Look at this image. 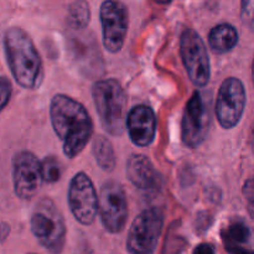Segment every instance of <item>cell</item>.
Here are the masks:
<instances>
[{
  "instance_id": "1",
  "label": "cell",
  "mask_w": 254,
  "mask_h": 254,
  "mask_svg": "<svg viewBox=\"0 0 254 254\" xmlns=\"http://www.w3.org/2000/svg\"><path fill=\"white\" fill-rule=\"evenodd\" d=\"M50 121L68 159L84 150L93 135V123L84 106L66 94H56L50 102Z\"/></svg>"
},
{
  "instance_id": "2",
  "label": "cell",
  "mask_w": 254,
  "mask_h": 254,
  "mask_svg": "<svg viewBox=\"0 0 254 254\" xmlns=\"http://www.w3.org/2000/svg\"><path fill=\"white\" fill-rule=\"evenodd\" d=\"M5 57L15 82L25 89H37L44 81V64L34 41L21 27L12 26L5 31Z\"/></svg>"
},
{
  "instance_id": "3",
  "label": "cell",
  "mask_w": 254,
  "mask_h": 254,
  "mask_svg": "<svg viewBox=\"0 0 254 254\" xmlns=\"http://www.w3.org/2000/svg\"><path fill=\"white\" fill-rule=\"evenodd\" d=\"M92 98L102 128L111 135H121L127 127V94L121 82L99 79L92 86Z\"/></svg>"
},
{
  "instance_id": "4",
  "label": "cell",
  "mask_w": 254,
  "mask_h": 254,
  "mask_svg": "<svg viewBox=\"0 0 254 254\" xmlns=\"http://www.w3.org/2000/svg\"><path fill=\"white\" fill-rule=\"evenodd\" d=\"M30 230L37 243L47 252H62L66 243V223L51 198H41L35 206L30 218Z\"/></svg>"
},
{
  "instance_id": "5",
  "label": "cell",
  "mask_w": 254,
  "mask_h": 254,
  "mask_svg": "<svg viewBox=\"0 0 254 254\" xmlns=\"http://www.w3.org/2000/svg\"><path fill=\"white\" fill-rule=\"evenodd\" d=\"M164 226V215L156 207L141 211L129 228L127 251L134 254L155 252Z\"/></svg>"
},
{
  "instance_id": "6",
  "label": "cell",
  "mask_w": 254,
  "mask_h": 254,
  "mask_svg": "<svg viewBox=\"0 0 254 254\" xmlns=\"http://www.w3.org/2000/svg\"><path fill=\"white\" fill-rule=\"evenodd\" d=\"M210 126V98L201 92L195 91L184 111L181 121V140L188 148H197L205 141Z\"/></svg>"
},
{
  "instance_id": "7",
  "label": "cell",
  "mask_w": 254,
  "mask_h": 254,
  "mask_svg": "<svg viewBox=\"0 0 254 254\" xmlns=\"http://www.w3.org/2000/svg\"><path fill=\"white\" fill-rule=\"evenodd\" d=\"M180 55L186 73L195 86H207L211 78V62L202 37L193 29H185L180 36Z\"/></svg>"
},
{
  "instance_id": "8",
  "label": "cell",
  "mask_w": 254,
  "mask_h": 254,
  "mask_svg": "<svg viewBox=\"0 0 254 254\" xmlns=\"http://www.w3.org/2000/svg\"><path fill=\"white\" fill-rule=\"evenodd\" d=\"M67 200L77 222L83 226H89L94 222L99 210V195L86 173L79 171L71 179Z\"/></svg>"
},
{
  "instance_id": "9",
  "label": "cell",
  "mask_w": 254,
  "mask_h": 254,
  "mask_svg": "<svg viewBox=\"0 0 254 254\" xmlns=\"http://www.w3.org/2000/svg\"><path fill=\"white\" fill-rule=\"evenodd\" d=\"M99 218L109 233L122 232L128 220V201L123 186L114 180L106 181L99 191Z\"/></svg>"
},
{
  "instance_id": "10",
  "label": "cell",
  "mask_w": 254,
  "mask_h": 254,
  "mask_svg": "<svg viewBox=\"0 0 254 254\" xmlns=\"http://www.w3.org/2000/svg\"><path fill=\"white\" fill-rule=\"evenodd\" d=\"M99 19L104 49L111 54H118L128 34V9L119 0H104L99 9Z\"/></svg>"
},
{
  "instance_id": "11",
  "label": "cell",
  "mask_w": 254,
  "mask_h": 254,
  "mask_svg": "<svg viewBox=\"0 0 254 254\" xmlns=\"http://www.w3.org/2000/svg\"><path fill=\"white\" fill-rule=\"evenodd\" d=\"M247 94L245 84L236 77H228L217 92L215 113L223 129H232L237 126L245 113Z\"/></svg>"
},
{
  "instance_id": "12",
  "label": "cell",
  "mask_w": 254,
  "mask_h": 254,
  "mask_svg": "<svg viewBox=\"0 0 254 254\" xmlns=\"http://www.w3.org/2000/svg\"><path fill=\"white\" fill-rule=\"evenodd\" d=\"M11 175L17 197L21 200H31L44 181L41 161L31 151H19L12 158Z\"/></svg>"
},
{
  "instance_id": "13",
  "label": "cell",
  "mask_w": 254,
  "mask_h": 254,
  "mask_svg": "<svg viewBox=\"0 0 254 254\" xmlns=\"http://www.w3.org/2000/svg\"><path fill=\"white\" fill-rule=\"evenodd\" d=\"M127 130L131 143L136 146L150 145L156 134V116L151 107L145 104L133 107L127 117Z\"/></svg>"
},
{
  "instance_id": "14",
  "label": "cell",
  "mask_w": 254,
  "mask_h": 254,
  "mask_svg": "<svg viewBox=\"0 0 254 254\" xmlns=\"http://www.w3.org/2000/svg\"><path fill=\"white\" fill-rule=\"evenodd\" d=\"M126 170L128 180L139 190L153 191L160 185V175L145 155L133 154L127 161Z\"/></svg>"
},
{
  "instance_id": "15",
  "label": "cell",
  "mask_w": 254,
  "mask_h": 254,
  "mask_svg": "<svg viewBox=\"0 0 254 254\" xmlns=\"http://www.w3.org/2000/svg\"><path fill=\"white\" fill-rule=\"evenodd\" d=\"M240 35L231 24H218L208 34V45L216 54H227L238 44Z\"/></svg>"
},
{
  "instance_id": "16",
  "label": "cell",
  "mask_w": 254,
  "mask_h": 254,
  "mask_svg": "<svg viewBox=\"0 0 254 254\" xmlns=\"http://www.w3.org/2000/svg\"><path fill=\"white\" fill-rule=\"evenodd\" d=\"M225 247L228 252H240L248 250V245L252 240L250 227L242 221L230 223L222 232Z\"/></svg>"
},
{
  "instance_id": "17",
  "label": "cell",
  "mask_w": 254,
  "mask_h": 254,
  "mask_svg": "<svg viewBox=\"0 0 254 254\" xmlns=\"http://www.w3.org/2000/svg\"><path fill=\"white\" fill-rule=\"evenodd\" d=\"M92 151H93L94 159H96L97 164L102 170L109 171L113 170L116 168V154H114V149L112 146V143L106 138V136H97L93 140V145H92Z\"/></svg>"
},
{
  "instance_id": "18",
  "label": "cell",
  "mask_w": 254,
  "mask_h": 254,
  "mask_svg": "<svg viewBox=\"0 0 254 254\" xmlns=\"http://www.w3.org/2000/svg\"><path fill=\"white\" fill-rule=\"evenodd\" d=\"M91 20V11H89L88 2L86 0H74L68 6V15L67 21L69 26L79 30L84 29Z\"/></svg>"
},
{
  "instance_id": "19",
  "label": "cell",
  "mask_w": 254,
  "mask_h": 254,
  "mask_svg": "<svg viewBox=\"0 0 254 254\" xmlns=\"http://www.w3.org/2000/svg\"><path fill=\"white\" fill-rule=\"evenodd\" d=\"M42 179L47 184H55L61 179V166L54 155H49L41 160Z\"/></svg>"
},
{
  "instance_id": "20",
  "label": "cell",
  "mask_w": 254,
  "mask_h": 254,
  "mask_svg": "<svg viewBox=\"0 0 254 254\" xmlns=\"http://www.w3.org/2000/svg\"><path fill=\"white\" fill-rule=\"evenodd\" d=\"M241 17L243 24L254 32V0L241 1Z\"/></svg>"
},
{
  "instance_id": "21",
  "label": "cell",
  "mask_w": 254,
  "mask_h": 254,
  "mask_svg": "<svg viewBox=\"0 0 254 254\" xmlns=\"http://www.w3.org/2000/svg\"><path fill=\"white\" fill-rule=\"evenodd\" d=\"M0 94H1V109H4L7 106V102L10 101L11 97V83L7 79V77L1 76V81H0Z\"/></svg>"
},
{
  "instance_id": "22",
  "label": "cell",
  "mask_w": 254,
  "mask_h": 254,
  "mask_svg": "<svg viewBox=\"0 0 254 254\" xmlns=\"http://www.w3.org/2000/svg\"><path fill=\"white\" fill-rule=\"evenodd\" d=\"M243 195L247 202L250 203V207L254 213V179H250L243 185Z\"/></svg>"
},
{
  "instance_id": "23",
  "label": "cell",
  "mask_w": 254,
  "mask_h": 254,
  "mask_svg": "<svg viewBox=\"0 0 254 254\" xmlns=\"http://www.w3.org/2000/svg\"><path fill=\"white\" fill-rule=\"evenodd\" d=\"M215 247L208 243H202L193 250V253H215Z\"/></svg>"
},
{
  "instance_id": "24",
  "label": "cell",
  "mask_w": 254,
  "mask_h": 254,
  "mask_svg": "<svg viewBox=\"0 0 254 254\" xmlns=\"http://www.w3.org/2000/svg\"><path fill=\"white\" fill-rule=\"evenodd\" d=\"M250 144H251V149H252V151H253V154H254V128H253V130H252V134H251Z\"/></svg>"
},
{
  "instance_id": "25",
  "label": "cell",
  "mask_w": 254,
  "mask_h": 254,
  "mask_svg": "<svg viewBox=\"0 0 254 254\" xmlns=\"http://www.w3.org/2000/svg\"><path fill=\"white\" fill-rule=\"evenodd\" d=\"M154 1L158 2V4L165 5V4H169V2H171V1H173V0H154Z\"/></svg>"
},
{
  "instance_id": "26",
  "label": "cell",
  "mask_w": 254,
  "mask_h": 254,
  "mask_svg": "<svg viewBox=\"0 0 254 254\" xmlns=\"http://www.w3.org/2000/svg\"><path fill=\"white\" fill-rule=\"evenodd\" d=\"M252 73H253V82H254V60H253V67H252Z\"/></svg>"
}]
</instances>
